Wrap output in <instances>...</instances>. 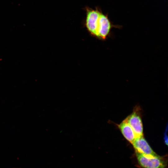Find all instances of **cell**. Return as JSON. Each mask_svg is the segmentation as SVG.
Returning a JSON list of instances; mask_svg holds the SVG:
<instances>
[{
	"mask_svg": "<svg viewBox=\"0 0 168 168\" xmlns=\"http://www.w3.org/2000/svg\"><path fill=\"white\" fill-rule=\"evenodd\" d=\"M135 151L145 155L156 156L143 136L136 137L132 143Z\"/></svg>",
	"mask_w": 168,
	"mask_h": 168,
	"instance_id": "5",
	"label": "cell"
},
{
	"mask_svg": "<svg viewBox=\"0 0 168 168\" xmlns=\"http://www.w3.org/2000/svg\"><path fill=\"white\" fill-rule=\"evenodd\" d=\"M112 25L107 16L101 12L98 20L97 37L105 39L109 34Z\"/></svg>",
	"mask_w": 168,
	"mask_h": 168,
	"instance_id": "3",
	"label": "cell"
},
{
	"mask_svg": "<svg viewBox=\"0 0 168 168\" xmlns=\"http://www.w3.org/2000/svg\"><path fill=\"white\" fill-rule=\"evenodd\" d=\"M100 13L101 12L97 9H86V27L89 32L96 36L97 35L98 20Z\"/></svg>",
	"mask_w": 168,
	"mask_h": 168,
	"instance_id": "2",
	"label": "cell"
},
{
	"mask_svg": "<svg viewBox=\"0 0 168 168\" xmlns=\"http://www.w3.org/2000/svg\"><path fill=\"white\" fill-rule=\"evenodd\" d=\"M119 127L125 138L132 143L136 137L129 124L125 119L119 125Z\"/></svg>",
	"mask_w": 168,
	"mask_h": 168,
	"instance_id": "6",
	"label": "cell"
},
{
	"mask_svg": "<svg viewBox=\"0 0 168 168\" xmlns=\"http://www.w3.org/2000/svg\"><path fill=\"white\" fill-rule=\"evenodd\" d=\"M136 156L139 164L142 167L149 168L165 167L164 161L158 156L145 155L136 151Z\"/></svg>",
	"mask_w": 168,
	"mask_h": 168,
	"instance_id": "1",
	"label": "cell"
},
{
	"mask_svg": "<svg viewBox=\"0 0 168 168\" xmlns=\"http://www.w3.org/2000/svg\"><path fill=\"white\" fill-rule=\"evenodd\" d=\"M125 120L132 128L136 138L143 136L142 123L138 113L134 112Z\"/></svg>",
	"mask_w": 168,
	"mask_h": 168,
	"instance_id": "4",
	"label": "cell"
}]
</instances>
